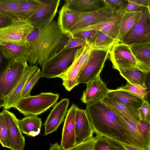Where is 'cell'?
Listing matches in <instances>:
<instances>
[{
  "mask_svg": "<svg viewBox=\"0 0 150 150\" xmlns=\"http://www.w3.org/2000/svg\"><path fill=\"white\" fill-rule=\"evenodd\" d=\"M69 38V35L62 33L55 20L44 28H34L27 40L30 53L28 62L30 65L42 67L63 48Z\"/></svg>",
  "mask_w": 150,
  "mask_h": 150,
  "instance_id": "6da1fadb",
  "label": "cell"
},
{
  "mask_svg": "<svg viewBox=\"0 0 150 150\" xmlns=\"http://www.w3.org/2000/svg\"><path fill=\"white\" fill-rule=\"evenodd\" d=\"M86 110L97 136L141 148L115 113L101 100L87 105Z\"/></svg>",
  "mask_w": 150,
  "mask_h": 150,
  "instance_id": "7a4b0ae2",
  "label": "cell"
},
{
  "mask_svg": "<svg viewBox=\"0 0 150 150\" xmlns=\"http://www.w3.org/2000/svg\"><path fill=\"white\" fill-rule=\"evenodd\" d=\"M59 97L57 93L42 92L22 98L14 108L26 117L37 116L54 106Z\"/></svg>",
  "mask_w": 150,
  "mask_h": 150,
  "instance_id": "3957f363",
  "label": "cell"
},
{
  "mask_svg": "<svg viewBox=\"0 0 150 150\" xmlns=\"http://www.w3.org/2000/svg\"><path fill=\"white\" fill-rule=\"evenodd\" d=\"M81 47L63 49L50 58L42 67L43 77L47 79L58 77L65 73L75 61Z\"/></svg>",
  "mask_w": 150,
  "mask_h": 150,
  "instance_id": "277c9868",
  "label": "cell"
},
{
  "mask_svg": "<svg viewBox=\"0 0 150 150\" xmlns=\"http://www.w3.org/2000/svg\"><path fill=\"white\" fill-rule=\"evenodd\" d=\"M109 54L110 59L114 69L137 68L149 73L150 71L136 57L131 47L122 42L115 44L111 48Z\"/></svg>",
  "mask_w": 150,
  "mask_h": 150,
  "instance_id": "5b68a950",
  "label": "cell"
},
{
  "mask_svg": "<svg viewBox=\"0 0 150 150\" xmlns=\"http://www.w3.org/2000/svg\"><path fill=\"white\" fill-rule=\"evenodd\" d=\"M27 61L9 62L0 72V99L1 101L11 93L28 66Z\"/></svg>",
  "mask_w": 150,
  "mask_h": 150,
  "instance_id": "8992f818",
  "label": "cell"
},
{
  "mask_svg": "<svg viewBox=\"0 0 150 150\" xmlns=\"http://www.w3.org/2000/svg\"><path fill=\"white\" fill-rule=\"evenodd\" d=\"M34 28L28 21H14L10 25L0 29V42L27 45L28 38Z\"/></svg>",
  "mask_w": 150,
  "mask_h": 150,
  "instance_id": "52a82bcc",
  "label": "cell"
},
{
  "mask_svg": "<svg viewBox=\"0 0 150 150\" xmlns=\"http://www.w3.org/2000/svg\"><path fill=\"white\" fill-rule=\"evenodd\" d=\"M142 14L121 42L130 46L150 42V16L147 7H142Z\"/></svg>",
  "mask_w": 150,
  "mask_h": 150,
  "instance_id": "ba28073f",
  "label": "cell"
},
{
  "mask_svg": "<svg viewBox=\"0 0 150 150\" xmlns=\"http://www.w3.org/2000/svg\"><path fill=\"white\" fill-rule=\"evenodd\" d=\"M109 53L107 50L92 49L88 61L80 74L79 84H86L100 75Z\"/></svg>",
  "mask_w": 150,
  "mask_h": 150,
  "instance_id": "9c48e42d",
  "label": "cell"
},
{
  "mask_svg": "<svg viewBox=\"0 0 150 150\" xmlns=\"http://www.w3.org/2000/svg\"><path fill=\"white\" fill-rule=\"evenodd\" d=\"M38 7L28 21L34 28H44L53 20L57 12L60 0H37Z\"/></svg>",
  "mask_w": 150,
  "mask_h": 150,
  "instance_id": "30bf717a",
  "label": "cell"
},
{
  "mask_svg": "<svg viewBox=\"0 0 150 150\" xmlns=\"http://www.w3.org/2000/svg\"><path fill=\"white\" fill-rule=\"evenodd\" d=\"M76 12V23L70 31L69 35L81 29L103 22L111 16L113 11L105 6L101 9L91 12Z\"/></svg>",
  "mask_w": 150,
  "mask_h": 150,
  "instance_id": "8fae6325",
  "label": "cell"
},
{
  "mask_svg": "<svg viewBox=\"0 0 150 150\" xmlns=\"http://www.w3.org/2000/svg\"><path fill=\"white\" fill-rule=\"evenodd\" d=\"M125 9V8H122L113 11L111 16L103 22L96 25L83 28L74 33L86 30L100 31L117 40L116 39L126 13Z\"/></svg>",
  "mask_w": 150,
  "mask_h": 150,
  "instance_id": "7c38bea8",
  "label": "cell"
},
{
  "mask_svg": "<svg viewBox=\"0 0 150 150\" xmlns=\"http://www.w3.org/2000/svg\"><path fill=\"white\" fill-rule=\"evenodd\" d=\"M3 113L10 138L11 150H23L25 144V139L18 123V119L12 112L3 110Z\"/></svg>",
  "mask_w": 150,
  "mask_h": 150,
  "instance_id": "4fadbf2b",
  "label": "cell"
},
{
  "mask_svg": "<svg viewBox=\"0 0 150 150\" xmlns=\"http://www.w3.org/2000/svg\"><path fill=\"white\" fill-rule=\"evenodd\" d=\"M68 98L62 99L54 106L44 124V135L55 131L64 120L68 111Z\"/></svg>",
  "mask_w": 150,
  "mask_h": 150,
  "instance_id": "5bb4252c",
  "label": "cell"
},
{
  "mask_svg": "<svg viewBox=\"0 0 150 150\" xmlns=\"http://www.w3.org/2000/svg\"><path fill=\"white\" fill-rule=\"evenodd\" d=\"M80 99L87 105L101 100L105 97L109 89L99 75L87 84Z\"/></svg>",
  "mask_w": 150,
  "mask_h": 150,
  "instance_id": "9a60e30c",
  "label": "cell"
},
{
  "mask_svg": "<svg viewBox=\"0 0 150 150\" xmlns=\"http://www.w3.org/2000/svg\"><path fill=\"white\" fill-rule=\"evenodd\" d=\"M39 68L36 65L28 67L12 91L0 105L1 108L8 110L11 108H14L22 99V93L26 82Z\"/></svg>",
  "mask_w": 150,
  "mask_h": 150,
  "instance_id": "2e32d148",
  "label": "cell"
},
{
  "mask_svg": "<svg viewBox=\"0 0 150 150\" xmlns=\"http://www.w3.org/2000/svg\"><path fill=\"white\" fill-rule=\"evenodd\" d=\"M77 107L73 104L64 119L60 145L63 150H67L75 145V119Z\"/></svg>",
  "mask_w": 150,
  "mask_h": 150,
  "instance_id": "e0dca14e",
  "label": "cell"
},
{
  "mask_svg": "<svg viewBox=\"0 0 150 150\" xmlns=\"http://www.w3.org/2000/svg\"><path fill=\"white\" fill-rule=\"evenodd\" d=\"M75 127V145L93 137V129L86 109L77 108Z\"/></svg>",
  "mask_w": 150,
  "mask_h": 150,
  "instance_id": "ac0fdd59",
  "label": "cell"
},
{
  "mask_svg": "<svg viewBox=\"0 0 150 150\" xmlns=\"http://www.w3.org/2000/svg\"><path fill=\"white\" fill-rule=\"evenodd\" d=\"M82 47L79 49L76 57L70 67L58 77L62 79V85L69 91L79 84L78 80L80 74L86 63L79 58Z\"/></svg>",
  "mask_w": 150,
  "mask_h": 150,
  "instance_id": "d6986e66",
  "label": "cell"
},
{
  "mask_svg": "<svg viewBox=\"0 0 150 150\" xmlns=\"http://www.w3.org/2000/svg\"><path fill=\"white\" fill-rule=\"evenodd\" d=\"M0 53L9 62L26 61L30 58L28 45L20 46L5 42H0Z\"/></svg>",
  "mask_w": 150,
  "mask_h": 150,
  "instance_id": "ffe728a7",
  "label": "cell"
},
{
  "mask_svg": "<svg viewBox=\"0 0 150 150\" xmlns=\"http://www.w3.org/2000/svg\"><path fill=\"white\" fill-rule=\"evenodd\" d=\"M65 4L70 10L87 13L101 9L105 6L104 0H66Z\"/></svg>",
  "mask_w": 150,
  "mask_h": 150,
  "instance_id": "44dd1931",
  "label": "cell"
},
{
  "mask_svg": "<svg viewBox=\"0 0 150 150\" xmlns=\"http://www.w3.org/2000/svg\"><path fill=\"white\" fill-rule=\"evenodd\" d=\"M111 109L120 119L132 138L141 148L146 150H149L147 142L138 129L137 124L123 114L115 110Z\"/></svg>",
  "mask_w": 150,
  "mask_h": 150,
  "instance_id": "7402d4cb",
  "label": "cell"
},
{
  "mask_svg": "<svg viewBox=\"0 0 150 150\" xmlns=\"http://www.w3.org/2000/svg\"><path fill=\"white\" fill-rule=\"evenodd\" d=\"M106 97L115 99L138 113V110L144 100L125 91L117 89H109Z\"/></svg>",
  "mask_w": 150,
  "mask_h": 150,
  "instance_id": "603a6c76",
  "label": "cell"
},
{
  "mask_svg": "<svg viewBox=\"0 0 150 150\" xmlns=\"http://www.w3.org/2000/svg\"><path fill=\"white\" fill-rule=\"evenodd\" d=\"M76 12L68 8L64 3L59 12L57 23L63 33L69 35L77 22Z\"/></svg>",
  "mask_w": 150,
  "mask_h": 150,
  "instance_id": "cb8c5ba5",
  "label": "cell"
},
{
  "mask_svg": "<svg viewBox=\"0 0 150 150\" xmlns=\"http://www.w3.org/2000/svg\"><path fill=\"white\" fill-rule=\"evenodd\" d=\"M22 133L33 137L38 135L40 133L42 122L40 118L35 116H27L18 120Z\"/></svg>",
  "mask_w": 150,
  "mask_h": 150,
  "instance_id": "d4e9b609",
  "label": "cell"
},
{
  "mask_svg": "<svg viewBox=\"0 0 150 150\" xmlns=\"http://www.w3.org/2000/svg\"><path fill=\"white\" fill-rule=\"evenodd\" d=\"M118 71L127 82L140 85L146 89V82L148 72L137 68L122 69Z\"/></svg>",
  "mask_w": 150,
  "mask_h": 150,
  "instance_id": "484cf974",
  "label": "cell"
},
{
  "mask_svg": "<svg viewBox=\"0 0 150 150\" xmlns=\"http://www.w3.org/2000/svg\"><path fill=\"white\" fill-rule=\"evenodd\" d=\"M101 101L110 108L123 114L137 124L140 120L137 112L115 99L105 97Z\"/></svg>",
  "mask_w": 150,
  "mask_h": 150,
  "instance_id": "4316f807",
  "label": "cell"
},
{
  "mask_svg": "<svg viewBox=\"0 0 150 150\" xmlns=\"http://www.w3.org/2000/svg\"><path fill=\"white\" fill-rule=\"evenodd\" d=\"M142 14V10L134 12L125 13L116 39L118 42H122L126 35L136 24Z\"/></svg>",
  "mask_w": 150,
  "mask_h": 150,
  "instance_id": "83f0119b",
  "label": "cell"
},
{
  "mask_svg": "<svg viewBox=\"0 0 150 150\" xmlns=\"http://www.w3.org/2000/svg\"><path fill=\"white\" fill-rule=\"evenodd\" d=\"M118 42L102 32L98 31L88 45L92 49L105 50L110 52L112 46Z\"/></svg>",
  "mask_w": 150,
  "mask_h": 150,
  "instance_id": "f1b7e54d",
  "label": "cell"
},
{
  "mask_svg": "<svg viewBox=\"0 0 150 150\" xmlns=\"http://www.w3.org/2000/svg\"><path fill=\"white\" fill-rule=\"evenodd\" d=\"M22 0H0V14L11 18L13 22L21 21L18 15V8Z\"/></svg>",
  "mask_w": 150,
  "mask_h": 150,
  "instance_id": "f546056e",
  "label": "cell"
},
{
  "mask_svg": "<svg viewBox=\"0 0 150 150\" xmlns=\"http://www.w3.org/2000/svg\"><path fill=\"white\" fill-rule=\"evenodd\" d=\"M131 47L137 59L150 71V42Z\"/></svg>",
  "mask_w": 150,
  "mask_h": 150,
  "instance_id": "4dcf8cb0",
  "label": "cell"
},
{
  "mask_svg": "<svg viewBox=\"0 0 150 150\" xmlns=\"http://www.w3.org/2000/svg\"><path fill=\"white\" fill-rule=\"evenodd\" d=\"M38 6L37 0H22L18 8V15L20 20L28 21Z\"/></svg>",
  "mask_w": 150,
  "mask_h": 150,
  "instance_id": "1f68e13d",
  "label": "cell"
},
{
  "mask_svg": "<svg viewBox=\"0 0 150 150\" xmlns=\"http://www.w3.org/2000/svg\"><path fill=\"white\" fill-rule=\"evenodd\" d=\"M95 138V150H122V145L118 142L103 137Z\"/></svg>",
  "mask_w": 150,
  "mask_h": 150,
  "instance_id": "d6a6232c",
  "label": "cell"
},
{
  "mask_svg": "<svg viewBox=\"0 0 150 150\" xmlns=\"http://www.w3.org/2000/svg\"><path fill=\"white\" fill-rule=\"evenodd\" d=\"M117 89L125 91L144 100H145L146 98V89L139 85L131 84L127 82L125 85L122 86Z\"/></svg>",
  "mask_w": 150,
  "mask_h": 150,
  "instance_id": "836d02e7",
  "label": "cell"
},
{
  "mask_svg": "<svg viewBox=\"0 0 150 150\" xmlns=\"http://www.w3.org/2000/svg\"><path fill=\"white\" fill-rule=\"evenodd\" d=\"M42 77L43 76L42 70L39 68L26 82L22 93V98L30 96L32 88Z\"/></svg>",
  "mask_w": 150,
  "mask_h": 150,
  "instance_id": "e575fe53",
  "label": "cell"
},
{
  "mask_svg": "<svg viewBox=\"0 0 150 150\" xmlns=\"http://www.w3.org/2000/svg\"><path fill=\"white\" fill-rule=\"evenodd\" d=\"M0 142L3 147L11 149L8 132L4 115L1 112L0 114Z\"/></svg>",
  "mask_w": 150,
  "mask_h": 150,
  "instance_id": "d590c367",
  "label": "cell"
},
{
  "mask_svg": "<svg viewBox=\"0 0 150 150\" xmlns=\"http://www.w3.org/2000/svg\"><path fill=\"white\" fill-rule=\"evenodd\" d=\"M97 31L95 30H82L71 34L69 36L84 40L88 42L89 45Z\"/></svg>",
  "mask_w": 150,
  "mask_h": 150,
  "instance_id": "8d00e7d4",
  "label": "cell"
},
{
  "mask_svg": "<svg viewBox=\"0 0 150 150\" xmlns=\"http://www.w3.org/2000/svg\"><path fill=\"white\" fill-rule=\"evenodd\" d=\"M96 138L93 137L77 144L67 150H95Z\"/></svg>",
  "mask_w": 150,
  "mask_h": 150,
  "instance_id": "74e56055",
  "label": "cell"
},
{
  "mask_svg": "<svg viewBox=\"0 0 150 150\" xmlns=\"http://www.w3.org/2000/svg\"><path fill=\"white\" fill-rule=\"evenodd\" d=\"M140 120L150 124V105L146 100H144L138 110Z\"/></svg>",
  "mask_w": 150,
  "mask_h": 150,
  "instance_id": "f35d334b",
  "label": "cell"
},
{
  "mask_svg": "<svg viewBox=\"0 0 150 150\" xmlns=\"http://www.w3.org/2000/svg\"><path fill=\"white\" fill-rule=\"evenodd\" d=\"M105 6L111 9L113 11L122 8H126L127 0H104Z\"/></svg>",
  "mask_w": 150,
  "mask_h": 150,
  "instance_id": "ab89813d",
  "label": "cell"
},
{
  "mask_svg": "<svg viewBox=\"0 0 150 150\" xmlns=\"http://www.w3.org/2000/svg\"><path fill=\"white\" fill-rule=\"evenodd\" d=\"M137 127L139 132L145 139L147 144L150 130V124L140 120L137 124Z\"/></svg>",
  "mask_w": 150,
  "mask_h": 150,
  "instance_id": "60d3db41",
  "label": "cell"
},
{
  "mask_svg": "<svg viewBox=\"0 0 150 150\" xmlns=\"http://www.w3.org/2000/svg\"><path fill=\"white\" fill-rule=\"evenodd\" d=\"M69 36V38L63 49H69L77 47H84L88 45V43L84 40Z\"/></svg>",
  "mask_w": 150,
  "mask_h": 150,
  "instance_id": "b9f144b4",
  "label": "cell"
},
{
  "mask_svg": "<svg viewBox=\"0 0 150 150\" xmlns=\"http://www.w3.org/2000/svg\"><path fill=\"white\" fill-rule=\"evenodd\" d=\"M127 3L125 8L126 13L134 12L141 11L143 7L133 2L132 0H127Z\"/></svg>",
  "mask_w": 150,
  "mask_h": 150,
  "instance_id": "7bdbcfd3",
  "label": "cell"
},
{
  "mask_svg": "<svg viewBox=\"0 0 150 150\" xmlns=\"http://www.w3.org/2000/svg\"><path fill=\"white\" fill-rule=\"evenodd\" d=\"M13 21L8 17L0 14V29L7 27L13 23Z\"/></svg>",
  "mask_w": 150,
  "mask_h": 150,
  "instance_id": "ee69618b",
  "label": "cell"
},
{
  "mask_svg": "<svg viewBox=\"0 0 150 150\" xmlns=\"http://www.w3.org/2000/svg\"><path fill=\"white\" fill-rule=\"evenodd\" d=\"M146 85V87L147 97L145 100L150 105V74L149 73L147 76Z\"/></svg>",
  "mask_w": 150,
  "mask_h": 150,
  "instance_id": "f6af8a7d",
  "label": "cell"
},
{
  "mask_svg": "<svg viewBox=\"0 0 150 150\" xmlns=\"http://www.w3.org/2000/svg\"><path fill=\"white\" fill-rule=\"evenodd\" d=\"M132 1L142 7H147L150 6V0H135Z\"/></svg>",
  "mask_w": 150,
  "mask_h": 150,
  "instance_id": "bcb514c9",
  "label": "cell"
},
{
  "mask_svg": "<svg viewBox=\"0 0 150 150\" xmlns=\"http://www.w3.org/2000/svg\"><path fill=\"white\" fill-rule=\"evenodd\" d=\"M9 62L6 59L3 55L0 53V68L1 69L2 68V69L1 71L3 70L7 66Z\"/></svg>",
  "mask_w": 150,
  "mask_h": 150,
  "instance_id": "7dc6e473",
  "label": "cell"
},
{
  "mask_svg": "<svg viewBox=\"0 0 150 150\" xmlns=\"http://www.w3.org/2000/svg\"><path fill=\"white\" fill-rule=\"evenodd\" d=\"M127 150H146L142 149L130 145L121 144Z\"/></svg>",
  "mask_w": 150,
  "mask_h": 150,
  "instance_id": "c3c4849f",
  "label": "cell"
},
{
  "mask_svg": "<svg viewBox=\"0 0 150 150\" xmlns=\"http://www.w3.org/2000/svg\"><path fill=\"white\" fill-rule=\"evenodd\" d=\"M49 150H62V149L61 146L56 143L50 144Z\"/></svg>",
  "mask_w": 150,
  "mask_h": 150,
  "instance_id": "681fc988",
  "label": "cell"
},
{
  "mask_svg": "<svg viewBox=\"0 0 150 150\" xmlns=\"http://www.w3.org/2000/svg\"><path fill=\"white\" fill-rule=\"evenodd\" d=\"M147 144L149 148V150H150V130L149 131V133L147 141Z\"/></svg>",
  "mask_w": 150,
  "mask_h": 150,
  "instance_id": "f907efd6",
  "label": "cell"
},
{
  "mask_svg": "<svg viewBox=\"0 0 150 150\" xmlns=\"http://www.w3.org/2000/svg\"><path fill=\"white\" fill-rule=\"evenodd\" d=\"M148 9V11L150 16V6L147 7Z\"/></svg>",
  "mask_w": 150,
  "mask_h": 150,
  "instance_id": "816d5d0a",
  "label": "cell"
},
{
  "mask_svg": "<svg viewBox=\"0 0 150 150\" xmlns=\"http://www.w3.org/2000/svg\"><path fill=\"white\" fill-rule=\"evenodd\" d=\"M122 150H127L122 145Z\"/></svg>",
  "mask_w": 150,
  "mask_h": 150,
  "instance_id": "f5cc1de1",
  "label": "cell"
},
{
  "mask_svg": "<svg viewBox=\"0 0 150 150\" xmlns=\"http://www.w3.org/2000/svg\"><path fill=\"white\" fill-rule=\"evenodd\" d=\"M149 73L150 74V72H149Z\"/></svg>",
  "mask_w": 150,
  "mask_h": 150,
  "instance_id": "db71d44e",
  "label": "cell"
}]
</instances>
